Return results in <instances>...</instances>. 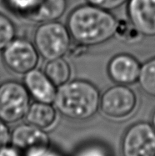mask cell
Masks as SVG:
<instances>
[{
	"label": "cell",
	"mask_w": 155,
	"mask_h": 156,
	"mask_svg": "<svg viewBox=\"0 0 155 156\" xmlns=\"http://www.w3.org/2000/svg\"><path fill=\"white\" fill-rule=\"evenodd\" d=\"M4 5L9 12L22 18L30 19L41 3L42 0H3Z\"/></svg>",
	"instance_id": "16"
},
{
	"label": "cell",
	"mask_w": 155,
	"mask_h": 156,
	"mask_svg": "<svg viewBox=\"0 0 155 156\" xmlns=\"http://www.w3.org/2000/svg\"><path fill=\"white\" fill-rule=\"evenodd\" d=\"M72 38L66 24L58 21L39 23L33 34V44L39 56L51 60L66 55L71 48Z\"/></svg>",
	"instance_id": "3"
},
{
	"label": "cell",
	"mask_w": 155,
	"mask_h": 156,
	"mask_svg": "<svg viewBox=\"0 0 155 156\" xmlns=\"http://www.w3.org/2000/svg\"><path fill=\"white\" fill-rule=\"evenodd\" d=\"M40 56L33 42L16 37L2 51L4 66L19 75H24L37 67Z\"/></svg>",
	"instance_id": "5"
},
{
	"label": "cell",
	"mask_w": 155,
	"mask_h": 156,
	"mask_svg": "<svg viewBox=\"0 0 155 156\" xmlns=\"http://www.w3.org/2000/svg\"><path fill=\"white\" fill-rule=\"evenodd\" d=\"M44 71L57 87L69 82L72 76L71 66L63 57L47 61Z\"/></svg>",
	"instance_id": "14"
},
{
	"label": "cell",
	"mask_w": 155,
	"mask_h": 156,
	"mask_svg": "<svg viewBox=\"0 0 155 156\" xmlns=\"http://www.w3.org/2000/svg\"><path fill=\"white\" fill-rule=\"evenodd\" d=\"M142 64L133 55L126 53L118 54L107 65L108 78L115 84L130 86L138 83Z\"/></svg>",
	"instance_id": "9"
},
{
	"label": "cell",
	"mask_w": 155,
	"mask_h": 156,
	"mask_svg": "<svg viewBox=\"0 0 155 156\" xmlns=\"http://www.w3.org/2000/svg\"><path fill=\"white\" fill-rule=\"evenodd\" d=\"M87 3L112 12L127 3L128 0H86Z\"/></svg>",
	"instance_id": "19"
},
{
	"label": "cell",
	"mask_w": 155,
	"mask_h": 156,
	"mask_svg": "<svg viewBox=\"0 0 155 156\" xmlns=\"http://www.w3.org/2000/svg\"><path fill=\"white\" fill-rule=\"evenodd\" d=\"M23 84L34 101L54 104L58 87L49 80L44 70L34 69L24 74Z\"/></svg>",
	"instance_id": "11"
},
{
	"label": "cell",
	"mask_w": 155,
	"mask_h": 156,
	"mask_svg": "<svg viewBox=\"0 0 155 156\" xmlns=\"http://www.w3.org/2000/svg\"><path fill=\"white\" fill-rule=\"evenodd\" d=\"M0 156H26V154L9 143L0 148Z\"/></svg>",
	"instance_id": "21"
},
{
	"label": "cell",
	"mask_w": 155,
	"mask_h": 156,
	"mask_svg": "<svg viewBox=\"0 0 155 156\" xmlns=\"http://www.w3.org/2000/svg\"><path fill=\"white\" fill-rule=\"evenodd\" d=\"M128 21L142 37H155V0H128Z\"/></svg>",
	"instance_id": "8"
},
{
	"label": "cell",
	"mask_w": 155,
	"mask_h": 156,
	"mask_svg": "<svg viewBox=\"0 0 155 156\" xmlns=\"http://www.w3.org/2000/svg\"><path fill=\"white\" fill-rule=\"evenodd\" d=\"M31 97L23 83L8 80L0 84V119L8 124L25 119Z\"/></svg>",
	"instance_id": "4"
},
{
	"label": "cell",
	"mask_w": 155,
	"mask_h": 156,
	"mask_svg": "<svg viewBox=\"0 0 155 156\" xmlns=\"http://www.w3.org/2000/svg\"><path fill=\"white\" fill-rule=\"evenodd\" d=\"M73 156H112L106 146L96 142L83 144L73 152Z\"/></svg>",
	"instance_id": "18"
},
{
	"label": "cell",
	"mask_w": 155,
	"mask_h": 156,
	"mask_svg": "<svg viewBox=\"0 0 155 156\" xmlns=\"http://www.w3.org/2000/svg\"><path fill=\"white\" fill-rule=\"evenodd\" d=\"M67 7L68 0H42L29 21L36 23L58 21L66 12Z\"/></svg>",
	"instance_id": "13"
},
{
	"label": "cell",
	"mask_w": 155,
	"mask_h": 156,
	"mask_svg": "<svg viewBox=\"0 0 155 156\" xmlns=\"http://www.w3.org/2000/svg\"><path fill=\"white\" fill-rule=\"evenodd\" d=\"M58 113L54 104L34 101L29 106L25 116L26 121L36 127L47 130L55 124Z\"/></svg>",
	"instance_id": "12"
},
{
	"label": "cell",
	"mask_w": 155,
	"mask_h": 156,
	"mask_svg": "<svg viewBox=\"0 0 155 156\" xmlns=\"http://www.w3.org/2000/svg\"><path fill=\"white\" fill-rule=\"evenodd\" d=\"M122 156H155V129L151 123L140 121L125 131L121 141Z\"/></svg>",
	"instance_id": "7"
},
{
	"label": "cell",
	"mask_w": 155,
	"mask_h": 156,
	"mask_svg": "<svg viewBox=\"0 0 155 156\" xmlns=\"http://www.w3.org/2000/svg\"><path fill=\"white\" fill-rule=\"evenodd\" d=\"M138 97L129 86L114 84L103 93L99 108L107 118L121 119L129 117L136 109Z\"/></svg>",
	"instance_id": "6"
},
{
	"label": "cell",
	"mask_w": 155,
	"mask_h": 156,
	"mask_svg": "<svg viewBox=\"0 0 155 156\" xmlns=\"http://www.w3.org/2000/svg\"><path fill=\"white\" fill-rule=\"evenodd\" d=\"M118 24V20L112 12L87 3L71 11L66 26L72 40L88 48L111 40L117 35Z\"/></svg>",
	"instance_id": "1"
},
{
	"label": "cell",
	"mask_w": 155,
	"mask_h": 156,
	"mask_svg": "<svg viewBox=\"0 0 155 156\" xmlns=\"http://www.w3.org/2000/svg\"><path fill=\"white\" fill-rule=\"evenodd\" d=\"M15 23L6 14L0 13V52L16 38Z\"/></svg>",
	"instance_id": "17"
},
{
	"label": "cell",
	"mask_w": 155,
	"mask_h": 156,
	"mask_svg": "<svg viewBox=\"0 0 155 156\" xmlns=\"http://www.w3.org/2000/svg\"><path fill=\"white\" fill-rule=\"evenodd\" d=\"M138 83L145 94L155 98V57L142 64Z\"/></svg>",
	"instance_id": "15"
},
{
	"label": "cell",
	"mask_w": 155,
	"mask_h": 156,
	"mask_svg": "<svg viewBox=\"0 0 155 156\" xmlns=\"http://www.w3.org/2000/svg\"><path fill=\"white\" fill-rule=\"evenodd\" d=\"M151 124H152L153 127L155 129V109L153 110L152 114V117H151Z\"/></svg>",
	"instance_id": "23"
},
{
	"label": "cell",
	"mask_w": 155,
	"mask_h": 156,
	"mask_svg": "<svg viewBox=\"0 0 155 156\" xmlns=\"http://www.w3.org/2000/svg\"><path fill=\"white\" fill-rule=\"evenodd\" d=\"M9 143L26 154L50 144V139L46 130L26 122L16 125L11 130Z\"/></svg>",
	"instance_id": "10"
},
{
	"label": "cell",
	"mask_w": 155,
	"mask_h": 156,
	"mask_svg": "<svg viewBox=\"0 0 155 156\" xmlns=\"http://www.w3.org/2000/svg\"><path fill=\"white\" fill-rule=\"evenodd\" d=\"M101 94L94 83L75 79L58 87L54 105L63 117L72 120H87L99 109Z\"/></svg>",
	"instance_id": "2"
},
{
	"label": "cell",
	"mask_w": 155,
	"mask_h": 156,
	"mask_svg": "<svg viewBox=\"0 0 155 156\" xmlns=\"http://www.w3.org/2000/svg\"><path fill=\"white\" fill-rule=\"evenodd\" d=\"M10 134L9 124L0 119V148L10 142Z\"/></svg>",
	"instance_id": "22"
},
{
	"label": "cell",
	"mask_w": 155,
	"mask_h": 156,
	"mask_svg": "<svg viewBox=\"0 0 155 156\" xmlns=\"http://www.w3.org/2000/svg\"><path fill=\"white\" fill-rule=\"evenodd\" d=\"M26 156H64L61 151L51 144L39 147L26 153Z\"/></svg>",
	"instance_id": "20"
}]
</instances>
